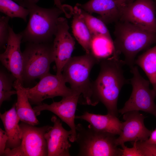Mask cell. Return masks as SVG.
<instances>
[{
    "label": "cell",
    "mask_w": 156,
    "mask_h": 156,
    "mask_svg": "<svg viewBox=\"0 0 156 156\" xmlns=\"http://www.w3.org/2000/svg\"><path fill=\"white\" fill-rule=\"evenodd\" d=\"M133 146L128 148L124 144L121 145L122 156H143L142 154L137 147L135 142H132Z\"/></svg>",
    "instance_id": "cell-28"
},
{
    "label": "cell",
    "mask_w": 156,
    "mask_h": 156,
    "mask_svg": "<svg viewBox=\"0 0 156 156\" xmlns=\"http://www.w3.org/2000/svg\"><path fill=\"white\" fill-rule=\"evenodd\" d=\"M22 39L21 33H15L10 26L9 38L5 51L0 55V60L16 79L23 84V57L21 49Z\"/></svg>",
    "instance_id": "cell-13"
},
{
    "label": "cell",
    "mask_w": 156,
    "mask_h": 156,
    "mask_svg": "<svg viewBox=\"0 0 156 156\" xmlns=\"http://www.w3.org/2000/svg\"><path fill=\"white\" fill-rule=\"evenodd\" d=\"M116 23L114 41L116 53L118 55L122 53L125 64L131 68L134 66L137 55L156 43V33L126 21Z\"/></svg>",
    "instance_id": "cell-2"
},
{
    "label": "cell",
    "mask_w": 156,
    "mask_h": 156,
    "mask_svg": "<svg viewBox=\"0 0 156 156\" xmlns=\"http://www.w3.org/2000/svg\"><path fill=\"white\" fill-rule=\"evenodd\" d=\"M10 18L7 16H2L0 18V46L5 49L9 36L8 23Z\"/></svg>",
    "instance_id": "cell-25"
},
{
    "label": "cell",
    "mask_w": 156,
    "mask_h": 156,
    "mask_svg": "<svg viewBox=\"0 0 156 156\" xmlns=\"http://www.w3.org/2000/svg\"><path fill=\"white\" fill-rule=\"evenodd\" d=\"M0 12L10 18H19L26 22L29 10L13 0H0Z\"/></svg>",
    "instance_id": "cell-24"
},
{
    "label": "cell",
    "mask_w": 156,
    "mask_h": 156,
    "mask_svg": "<svg viewBox=\"0 0 156 156\" xmlns=\"http://www.w3.org/2000/svg\"><path fill=\"white\" fill-rule=\"evenodd\" d=\"M13 87L17 92V100L15 103L17 114L20 120L35 126L39 124L35 111L31 106L27 96V88L18 80L14 81Z\"/></svg>",
    "instance_id": "cell-18"
},
{
    "label": "cell",
    "mask_w": 156,
    "mask_h": 156,
    "mask_svg": "<svg viewBox=\"0 0 156 156\" xmlns=\"http://www.w3.org/2000/svg\"><path fill=\"white\" fill-rule=\"evenodd\" d=\"M133 77L130 80L132 90L129 99L124 107L118 110L123 114L131 111H142L156 117V105L154 100L156 93L149 88L150 81L143 78L137 66L131 68Z\"/></svg>",
    "instance_id": "cell-7"
},
{
    "label": "cell",
    "mask_w": 156,
    "mask_h": 156,
    "mask_svg": "<svg viewBox=\"0 0 156 156\" xmlns=\"http://www.w3.org/2000/svg\"><path fill=\"white\" fill-rule=\"evenodd\" d=\"M78 10L83 18L92 36L102 35L112 38L106 24L99 18H97L77 5Z\"/></svg>",
    "instance_id": "cell-23"
},
{
    "label": "cell",
    "mask_w": 156,
    "mask_h": 156,
    "mask_svg": "<svg viewBox=\"0 0 156 156\" xmlns=\"http://www.w3.org/2000/svg\"><path fill=\"white\" fill-rule=\"evenodd\" d=\"M26 8L29 17L26 28L20 32L22 42H51L56 32L58 19L64 11L56 6L45 8L36 3L31 4Z\"/></svg>",
    "instance_id": "cell-4"
},
{
    "label": "cell",
    "mask_w": 156,
    "mask_h": 156,
    "mask_svg": "<svg viewBox=\"0 0 156 156\" xmlns=\"http://www.w3.org/2000/svg\"><path fill=\"white\" fill-rule=\"evenodd\" d=\"M75 119L86 121L95 129L119 135L121 132L122 122L117 116L107 114L103 115L85 112L83 114L76 116Z\"/></svg>",
    "instance_id": "cell-17"
},
{
    "label": "cell",
    "mask_w": 156,
    "mask_h": 156,
    "mask_svg": "<svg viewBox=\"0 0 156 156\" xmlns=\"http://www.w3.org/2000/svg\"><path fill=\"white\" fill-rule=\"evenodd\" d=\"M76 5L90 14H99V18L106 24L119 21L126 5L118 0H90L84 4Z\"/></svg>",
    "instance_id": "cell-16"
},
{
    "label": "cell",
    "mask_w": 156,
    "mask_h": 156,
    "mask_svg": "<svg viewBox=\"0 0 156 156\" xmlns=\"http://www.w3.org/2000/svg\"><path fill=\"white\" fill-rule=\"evenodd\" d=\"M67 19H58L57 30L53 42V52L57 75H62L64 66L71 57L75 48L74 39L69 32Z\"/></svg>",
    "instance_id": "cell-11"
},
{
    "label": "cell",
    "mask_w": 156,
    "mask_h": 156,
    "mask_svg": "<svg viewBox=\"0 0 156 156\" xmlns=\"http://www.w3.org/2000/svg\"><path fill=\"white\" fill-rule=\"evenodd\" d=\"M156 4L153 0H135L131 2L124 8L119 21L156 33Z\"/></svg>",
    "instance_id": "cell-10"
},
{
    "label": "cell",
    "mask_w": 156,
    "mask_h": 156,
    "mask_svg": "<svg viewBox=\"0 0 156 156\" xmlns=\"http://www.w3.org/2000/svg\"><path fill=\"white\" fill-rule=\"evenodd\" d=\"M0 118L8 136L6 148L13 149L21 144L22 131L19 122L20 119L16 112L15 103L9 110L0 114Z\"/></svg>",
    "instance_id": "cell-19"
},
{
    "label": "cell",
    "mask_w": 156,
    "mask_h": 156,
    "mask_svg": "<svg viewBox=\"0 0 156 156\" xmlns=\"http://www.w3.org/2000/svg\"><path fill=\"white\" fill-rule=\"evenodd\" d=\"M19 125L22 134L21 144L13 149L6 148L3 156H48L44 135L52 127L46 125L37 127L22 122Z\"/></svg>",
    "instance_id": "cell-8"
},
{
    "label": "cell",
    "mask_w": 156,
    "mask_h": 156,
    "mask_svg": "<svg viewBox=\"0 0 156 156\" xmlns=\"http://www.w3.org/2000/svg\"><path fill=\"white\" fill-rule=\"evenodd\" d=\"M134 63L144 72L156 93V45L140 55Z\"/></svg>",
    "instance_id": "cell-22"
},
{
    "label": "cell",
    "mask_w": 156,
    "mask_h": 156,
    "mask_svg": "<svg viewBox=\"0 0 156 156\" xmlns=\"http://www.w3.org/2000/svg\"><path fill=\"white\" fill-rule=\"evenodd\" d=\"M154 1H155V2L156 3V0H153Z\"/></svg>",
    "instance_id": "cell-36"
},
{
    "label": "cell",
    "mask_w": 156,
    "mask_h": 156,
    "mask_svg": "<svg viewBox=\"0 0 156 156\" xmlns=\"http://www.w3.org/2000/svg\"><path fill=\"white\" fill-rule=\"evenodd\" d=\"M100 63L99 74L92 83L94 99L97 104L101 102L105 106L107 114L117 116L119 95L123 86L128 83L123 75L122 68L125 64L119 56H114Z\"/></svg>",
    "instance_id": "cell-1"
},
{
    "label": "cell",
    "mask_w": 156,
    "mask_h": 156,
    "mask_svg": "<svg viewBox=\"0 0 156 156\" xmlns=\"http://www.w3.org/2000/svg\"><path fill=\"white\" fill-rule=\"evenodd\" d=\"M8 139L5 131L0 128V156H3Z\"/></svg>",
    "instance_id": "cell-29"
},
{
    "label": "cell",
    "mask_w": 156,
    "mask_h": 156,
    "mask_svg": "<svg viewBox=\"0 0 156 156\" xmlns=\"http://www.w3.org/2000/svg\"><path fill=\"white\" fill-rule=\"evenodd\" d=\"M72 13V27L74 37L86 52L90 53V47L92 38L87 25L79 13L77 7L74 8Z\"/></svg>",
    "instance_id": "cell-20"
},
{
    "label": "cell",
    "mask_w": 156,
    "mask_h": 156,
    "mask_svg": "<svg viewBox=\"0 0 156 156\" xmlns=\"http://www.w3.org/2000/svg\"><path fill=\"white\" fill-rule=\"evenodd\" d=\"M16 90H11L8 91H0V106H1L3 103L5 101L10 100L12 96L16 94Z\"/></svg>",
    "instance_id": "cell-30"
},
{
    "label": "cell",
    "mask_w": 156,
    "mask_h": 156,
    "mask_svg": "<svg viewBox=\"0 0 156 156\" xmlns=\"http://www.w3.org/2000/svg\"><path fill=\"white\" fill-rule=\"evenodd\" d=\"M54 1L55 4L57 5H60L61 3L60 0H54Z\"/></svg>",
    "instance_id": "cell-34"
},
{
    "label": "cell",
    "mask_w": 156,
    "mask_h": 156,
    "mask_svg": "<svg viewBox=\"0 0 156 156\" xmlns=\"http://www.w3.org/2000/svg\"><path fill=\"white\" fill-rule=\"evenodd\" d=\"M39 79L34 86L27 88L29 100L32 104L39 105L46 99L58 96L63 97L75 93L66 86L62 75H53L49 72Z\"/></svg>",
    "instance_id": "cell-9"
},
{
    "label": "cell",
    "mask_w": 156,
    "mask_h": 156,
    "mask_svg": "<svg viewBox=\"0 0 156 156\" xmlns=\"http://www.w3.org/2000/svg\"><path fill=\"white\" fill-rule=\"evenodd\" d=\"M80 95L77 93L62 97L58 102H53L49 105L42 103L37 105L33 109L37 116L39 115L41 111L47 110L50 111L58 116L63 122L70 127L71 134L69 141L73 142H75L77 136L76 125L75 124V112Z\"/></svg>",
    "instance_id": "cell-12"
},
{
    "label": "cell",
    "mask_w": 156,
    "mask_h": 156,
    "mask_svg": "<svg viewBox=\"0 0 156 156\" xmlns=\"http://www.w3.org/2000/svg\"><path fill=\"white\" fill-rule=\"evenodd\" d=\"M99 63L90 53L71 57L63 68L62 75L66 83H68L75 93L80 95L79 99L84 104L95 106L92 83L90 80L91 70Z\"/></svg>",
    "instance_id": "cell-3"
},
{
    "label": "cell",
    "mask_w": 156,
    "mask_h": 156,
    "mask_svg": "<svg viewBox=\"0 0 156 156\" xmlns=\"http://www.w3.org/2000/svg\"><path fill=\"white\" fill-rule=\"evenodd\" d=\"M13 79L9 74L1 70L0 72V91H8L12 90L13 87Z\"/></svg>",
    "instance_id": "cell-27"
},
{
    "label": "cell",
    "mask_w": 156,
    "mask_h": 156,
    "mask_svg": "<svg viewBox=\"0 0 156 156\" xmlns=\"http://www.w3.org/2000/svg\"><path fill=\"white\" fill-rule=\"evenodd\" d=\"M120 2L124 5H126L128 3V2L129 0H118Z\"/></svg>",
    "instance_id": "cell-33"
},
{
    "label": "cell",
    "mask_w": 156,
    "mask_h": 156,
    "mask_svg": "<svg viewBox=\"0 0 156 156\" xmlns=\"http://www.w3.org/2000/svg\"><path fill=\"white\" fill-rule=\"evenodd\" d=\"M53 125L44 135L48 151V156H70L71 144L69 138L71 132L66 130L60 120L55 116L51 118Z\"/></svg>",
    "instance_id": "cell-15"
},
{
    "label": "cell",
    "mask_w": 156,
    "mask_h": 156,
    "mask_svg": "<svg viewBox=\"0 0 156 156\" xmlns=\"http://www.w3.org/2000/svg\"><path fill=\"white\" fill-rule=\"evenodd\" d=\"M122 122L121 132L116 140L118 146L128 142L145 141L149 137L151 131L145 126V116L138 111H131L124 114Z\"/></svg>",
    "instance_id": "cell-14"
},
{
    "label": "cell",
    "mask_w": 156,
    "mask_h": 156,
    "mask_svg": "<svg viewBox=\"0 0 156 156\" xmlns=\"http://www.w3.org/2000/svg\"><path fill=\"white\" fill-rule=\"evenodd\" d=\"M60 0L61 1V2L62 3L63 2L64 0Z\"/></svg>",
    "instance_id": "cell-35"
},
{
    "label": "cell",
    "mask_w": 156,
    "mask_h": 156,
    "mask_svg": "<svg viewBox=\"0 0 156 156\" xmlns=\"http://www.w3.org/2000/svg\"><path fill=\"white\" fill-rule=\"evenodd\" d=\"M145 141L147 143L156 144V129L151 132L148 139Z\"/></svg>",
    "instance_id": "cell-32"
},
{
    "label": "cell",
    "mask_w": 156,
    "mask_h": 156,
    "mask_svg": "<svg viewBox=\"0 0 156 156\" xmlns=\"http://www.w3.org/2000/svg\"><path fill=\"white\" fill-rule=\"evenodd\" d=\"M90 53L99 63L113 56L119 55L116 53L114 41L112 38L102 35L92 36Z\"/></svg>",
    "instance_id": "cell-21"
},
{
    "label": "cell",
    "mask_w": 156,
    "mask_h": 156,
    "mask_svg": "<svg viewBox=\"0 0 156 156\" xmlns=\"http://www.w3.org/2000/svg\"><path fill=\"white\" fill-rule=\"evenodd\" d=\"M77 136L80 156H121V149L116 143V135L96 130L90 125L85 127L76 125Z\"/></svg>",
    "instance_id": "cell-5"
},
{
    "label": "cell",
    "mask_w": 156,
    "mask_h": 156,
    "mask_svg": "<svg viewBox=\"0 0 156 156\" xmlns=\"http://www.w3.org/2000/svg\"><path fill=\"white\" fill-rule=\"evenodd\" d=\"M27 43L23 52V82L40 79L49 72L54 61L53 43Z\"/></svg>",
    "instance_id": "cell-6"
},
{
    "label": "cell",
    "mask_w": 156,
    "mask_h": 156,
    "mask_svg": "<svg viewBox=\"0 0 156 156\" xmlns=\"http://www.w3.org/2000/svg\"><path fill=\"white\" fill-rule=\"evenodd\" d=\"M135 142L143 156H156V144L147 143L145 141Z\"/></svg>",
    "instance_id": "cell-26"
},
{
    "label": "cell",
    "mask_w": 156,
    "mask_h": 156,
    "mask_svg": "<svg viewBox=\"0 0 156 156\" xmlns=\"http://www.w3.org/2000/svg\"><path fill=\"white\" fill-rule=\"evenodd\" d=\"M15 2L26 8L28 5L31 3H36L39 0H13Z\"/></svg>",
    "instance_id": "cell-31"
}]
</instances>
